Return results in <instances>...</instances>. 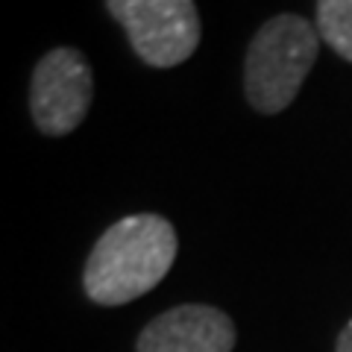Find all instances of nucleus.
Returning <instances> with one entry per match:
<instances>
[{
  "label": "nucleus",
  "mask_w": 352,
  "mask_h": 352,
  "mask_svg": "<svg viewBox=\"0 0 352 352\" xmlns=\"http://www.w3.org/2000/svg\"><path fill=\"white\" fill-rule=\"evenodd\" d=\"M173 226L162 214H129L97 238L85 261L82 285L97 305H124L144 296L176 261Z\"/></svg>",
  "instance_id": "1"
},
{
  "label": "nucleus",
  "mask_w": 352,
  "mask_h": 352,
  "mask_svg": "<svg viewBox=\"0 0 352 352\" xmlns=\"http://www.w3.org/2000/svg\"><path fill=\"white\" fill-rule=\"evenodd\" d=\"M320 32L302 15L285 12L264 21L244 59V94L261 115H279L300 94L317 62Z\"/></svg>",
  "instance_id": "2"
},
{
  "label": "nucleus",
  "mask_w": 352,
  "mask_h": 352,
  "mask_svg": "<svg viewBox=\"0 0 352 352\" xmlns=\"http://www.w3.org/2000/svg\"><path fill=\"white\" fill-rule=\"evenodd\" d=\"M106 9L150 68H176L200 47L194 0H106Z\"/></svg>",
  "instance_id": "3"
},
{
  "label": "nucleus",
  "mask_w": 352,
  "mask_h": 352,
  "mask_svg": "<svg viewBox=\"0 0 352 352\" xmlns=\"http://www.w3.org/2000/svg\"><path fill=\"white\" fill-rule=\"evenodd\" d=\"M94 94L91 65L76 47L44 53L30 82V115L44 135H68L85 120Z\"/></svg>",
  "instance_id": "4"
},
{
  "label": "nucleus",
  "mask_w": 352,
  "mask_h": 352,
  "mask_svg": "<svg viewBox=\"0 0 352 352\" xmlns=\"http://www.w3.org/2000/svg\"><path fill=\"white\" fill-rule=\"evenodd\" d=\"M235 323L212 305H176L138 335L135 352H232Z\"/></svg>",
  "instance_id": "5"
},
{
  "label": "nucleus",
  "mask_w": 352,
  "mask_h": 352,
  "mask_svg": "<svg viewBox=\"0 0 352 352\" xmlns=\"http://www.w3.org/2000/svg\"><path fill=\"white\" fill-rule=\"evenodd\" d=\"M317 32L340 59L352 62V0H317Z\"/></svg>",
  "instance_id": "6"
},
{
  "label": "nucleus",
  "mask_w": 352,
  "mask_h": 352,
  "mask_svg": "<svg viewBox=\"0 0 352 352\" xmlns=\"http://www.w3.org/2000/svg\"><path fill=\"white\" fill-rule=\"evenodd\" d=\"M338 352H352V320L344 326V332L338 335Z\"/></svg>",
  "instance_id": "7"
}]
</instances>
